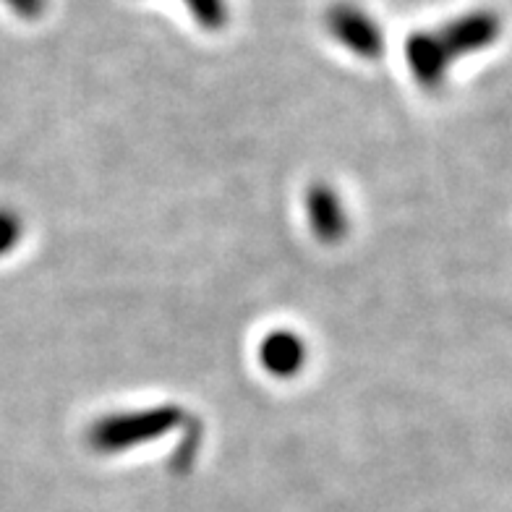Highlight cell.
Returning a JSON list of instances; mask_svg holds the SVG:
<instances>
[{
	"label": "cell",
	"mask_w": 512,
	"mask_h": 512,
	"mask_svg": "<svg viewBox=\"0 0 512 512\" xmlns=\"http://www.w3.org/2000/svg\"><path fill=\"white\" fill-rule=\"evenodd\" d=\"M497 32V16H465V19H458L455 24H450L445 29V34H439V37H418L411 48H408V58L413 61V68H416L421 84L434 87V84H439L442 74H445L450 58L484 48V45H489L497 37Z\"/></svg>",
	"instance_id": "1"
},
{
	"label": "cell",
	"mask_w": 512,
	"mask_h": 512,
	"mask_svg": "<svg viewBox=\"0 0 512 512\" xmlns=\"http://www.w3.org/2000/svg\"><path fill=\"white\" fill-rule=\"evenodd\" d=\"M181 421L176 408H152V411L142 413H123V416L105 418L100 424L92 426L89 439L95 450L100 452H115L126 450V447L142 445L149 439L160 437L168 429Z\"/></svg>",
	"instance_id": "2"
},
{
	"label": "cell",
	"mask_w": 512,
	"mask_h": 512,
	"mask_svg": "<svg viewBox=\"0 0 512 512\" xmlns=\"http://www.w3.org/2000/svg\"><path fill=\"white\" fill-rule=\"evenodd\" d=\"M259 353H262L264 369L272 371L275 377H293L306 361L304 343L290 332H275L267 337Z\"/></svg>",
	"instance_id": "3"
},
{
	"label": "cell",
	"mask_w": 512,
	"mask_h": 512,
	"mask_svg": "<svg viewBox=\"0 0 512 512\" xmlns=\"http://www.w3.org/2000/svg\"><path fill=\"white\" fill-rule=\"evenodd\" d=\"M311 228L322 241H337L345 233V212L330 189H311L309 194Z\"/></svg>",
	"instance_id": "4"
},
{
	"label": "cell",
	"mask_w": 512,
	"mask_h": 512,
	"mask_svg": "<svg viewBox=\"0 0 512 512\" xmlns=\"http://www.w3.org/2000/svg\"><path fill=\"white\" fill-rule=\"evenodd\" d=\"M335 34L348 45L351 50L361 55H377L379 53V32L377 27L366 21V16L353 14V11H343L340 16H335V24H332Z\"/></svg>",
	"instance_id": "5"
},
{
	"label": "cell",
	"mask_w": 512,
	"mask_h": 512,
	"mask_svg": "<svg viewBox=\"0 0 512 512\" xmlns=\"http://www.w3.org/2000/svg\"><path fill=\"white\" fill-rule=\"evenodd\" d=\"M21 217L14 209L0 207V256L11 254L16 249V243L21 241Z\"/></svg>",
	"instance_id": "6"
},
{
	"label": "cell",
	"mask_w": 512,
	"mask_h": 512,
	"mask_svg": "<svg viewBox=\"0 0 512 512\" xmlns=\"http://www.w3.org/2000/svg\"><path fill=\"white\" fill-rule=\"evenodd\" d=\"M3 3H8V6L14 8L16 14H21V16L37 14L42 6V0H3Z\"/></svg>",
	"instance_id": "7"
}]
</instances>
